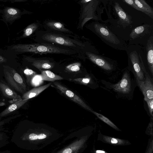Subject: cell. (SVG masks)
Wrapping results in <instances>:
<instances>
[{
    "instance_id": "obj_1",
    "label": "cell",
    "mask_w": 153,
    "mask_h": 153,
    "mask_svg": "<svg viewBox=\"0 0 153 153\" xmlns=\"http://www.w3.org/2000/svg\"><path fill=\"white\" fill-rule=\"evenodd\" d=\"M36 33L35 41L38 43L65 48L77 52L82 56H85L86 51L94 52L91 45L79 40L76 36L46 30L37 31Z\"/></svg>"
},
{
    "instance_id": "obj_2",
    "label": "cell",
    "mask_w": 153,
    "mask_h": 153,
    "mask_svg": "<svg viewBox=\"0 0 153 153\" xmlns=\"http://www.w3.org/2000/svg\"><path fill=\"white\" fill-rule=\"evenodd\" d=\"M19 53H31L36 54H58L74 55L78 53L65 48L49 44L40 43L30 44H18L14 45L12 48Z\"/></svg>"
},
{
    "instance_id": "obj_3",
    "label": "cell",
    "mask_w": 153,
    "mask_h": 153,
    "mask_svg": "<svg viewBox=\"0 0 153 153\" xmlns=\"http://www.w3.org/2000/svg\"><path fill=\"white\" fill-rule=\"evenodd\" d=\"M87 27L107 45L117 50L126 51L128 46L126 43L105 24L97 21L89 24Z\"/></svg>"
},
{
    "instance_id": "obj_4",
    "label": "cell",
    "mask_w": 153,
    "mask_h": 153,
    "mask_svg": "<svg viewBox=\"0 0 153 153\" xmlns=\"http://www.w3.org/2000/svg\"><path fill=\"white\" fill-rule=\"evenodd\" d=\"M142 50L141 46L133 45L128 46L126 50L128 65L131 68L136 79L144 81L145 74L147 72L143 61L142 57L144 54Z\"/></svg>"
},
{
    "instance_id": "obj_5",
    "label": "cell",
    "mask_w": 153,
    "mask_h": 153,
    "mask_svg": "<svg viewBox=\"0 0 153 153\" xmlns=\"http://www.w3.org/2000/svg\"><path fill=\"white\" fill-rule=\"evenodd\" d=\"M78 3L81 6L79 27L82 29L85 24L91 19L97 21L101 20L103 11L100 7V0H82Z\"/></svg>"
},
{
    "instance_id": "obj_6",
    "label": "cell",
    "mask_w": 153,
    "mask_h": 153,
    "mask_svg": "<svg viewBox=\"0 0 153 153\" xmlns=\"http://www.w3.org/2000/svg\"><path fill=\"white\" fill-rule=\"evenodd\" d=\"M5 78L8 84L15 90L23 94L26 90V86L21 76L13 68L9 71L4 68Z\"/></svg>"
},
{
    "instance_id": "obj_7",
    "label": "cell",
    "mask_w": 153,
    "mask_h": 153,
    "mask_svg": "<svg viewBox=\"0 0 153 153\" xmlns=\"http://www.w3.org/2000/svg\"><path fill=\"white\" fill-rule=\"evenodd\" d=\"M84 56L93 63L104 70L110 71L113 68V65L108 58L88 51L85 52Z\"/></svg>"
},
{
    "instance_id": "obj_8",
    "label": "cell",
    "mask_w": 153,
    "mask_h": 153,
    "mask_svg": "<svg viewBox=\"0 0 153 153\" xmlns=\"http://www.w3.org/2000/svg\"><path fill=\"white\" fill-rule=\"evenodd\" d=\"M53 84L57 89L71 100L87 110L90 111H92L91 108L74 92L58 82H54Z\"/></svg>"
},
{
    "instance_id": "obj_9",
    "label": "cell",
    "mask_w": 153,
    "mask_h": 153,
    "mask_svg": "<svg viewBox=\"0 0 153 153\" xmlns=\"http://www.w3.org/2000/svg\"><path fill=\"white\" fill-rule=\"evenodd\" d=\"M145 79L141 81L136 79L137 84L144 96V99H153V84L148 72L145 74Z\"/></svg>"
},
{
    "instance_id": "obj_10",
    "label": "cell",
    "mask_w": 153,
    "mask_h": 153,
    "mask_svg": "<svg viewBox=\"0 0 153 153\" xmlns=\"http://www.w3.org/2000/svg\"><path fill=\"white\" fill-rule=\"evenodd\" d=\"M27 60L31 64L40 71L45 69H51L55 66L54 60L52 58L44 57L42 58H27Z\"/></svg>"
},
{
    "instance_id": "obj_11",
    "label": "cell",
    "mask_w": 153,
    "mask_h": 153,
    "mask_svg": "<svg viewBox=\"0 0 153 153\" xmlns=\"http://www.w3.org/2000/svg\"><path fill=\"white\" fill-rule=\"evenodd\" d=\"M44 26L46 30L72 35L74 33L66 28L64 24L59 21L48 20L44 22Z\"/></svg>"
},
{
    "instance_id": "obj_12",
    "label": "cell",
    "mask_w": 153,
    "mask_h": 153,
    "mask_svg": "<svg viewBox=\"0 0 153 153\" xmlns=\"http://www.w3.org/2000/svg\"><path fill=\"white\" fill-rule=\"evenodd\" d=\"M115 91L123 94H128L131 90V83L129 74L125 72L121 80L112 85Z\"/></svg>"
},
{
    "instance_id": "obj_13",
    "label": "cell",
    "mask_w": 153,
    "mask_h": 153,
    "mask_svg": "<svg viewBox=\"0 0 153 153\" xmlns=\"http://www.w3.org/2000/svg\"><path fill=\"white\" fill-rule=\"evenodd\" d=\"M97 140L103 143L115 146H126L131 144L128 140L105 135L100 131L98 134Z\"/></svg>"
},
{
    "instance_id": "obj_14",
    "label": "cell",
    "mask_w": 153,
    "mask_h": 153,
    "mask_svg": "<svg viewBox=\"0 0 153 153\" xmlns=\"http://www.w3.org/2000/svg\"><path fill=\"white\" fill-rule=\"evenodd\" d=\"M113 8L119 19L120 23L123 26L128 25L132 23L130 17L116 1H114Z\"/></svg>"
},
{
    "instance_id": "obj_15",
    "label": "cell",
    "mask_w": 153,
    "mask_h": 153,
    "mask_svg": "<svg viewBox=\"0 0 153 153\" xmlns=\"http://www.w3.org/2000/svg\"><path fill=\"white\" fill-rule=\"evenodd\" d=\"M146 58L149 69L153 75V36L147 40L146 45Z\"/></svg>"
},
{
    "instance_id": "obj_16",
    "label": "cell",
    "mask_w": 153,
    "mask_h": 153,
    "mask_svg": "<svg viewBox=\"0 0 153 153\" xmlns=\"http://www.w3.org/2000/svg\"><path fill=\"white\" fill-rule=\"evenodd\" d=\"M51 84V83L45 85L33 88L28 91L24 93L22 99L24 100H28L37 96Z\"/></svg>"
},
{
    "instance_id": "obj_17",
    "label": "cell",
    "mask_w": 153,
    "mask_h": 153,
    "mask_svg": "<svg viewBox=\"0 0 153 153\" xmlns=\"http://www.w3.org/2000/svg\"><path fill=\"white\" fill-rule=\"evenodd\" d=\"M0 90L3 95L13 100H19L21 97L12 90L7 85L0 81Z\"/></svg>"
},
{
    "instance_id": "obj_18",
    "label": "cell",
    "mask_w": 153,
    "mask_h": 153,
    "mask_svg": "<svg viewBox=\"0 0 153 153\" xmlns=\"http://www.w3.org/2000/svg\"><path fill=\"white\" fill-rule=\"evenodd\" d=\"M28 100H22V98L13 103L0 113V117H4L21 107Z\"/></svg>"
},
{
    "instance_id": "obj_19",
    "label": "cell",
    "mask_w": 153,
    "mask_h": 153,
    "mask_svg": "<svg viewBox=\"0 0 153 153\" xmlns=\"http://www.w3.org/2000/svg\"><path fill=\"white\" fill-rule=\"evenodd\" d=\"M134 1L139 8V11L153 19V9L144 0H134Z\"/></svg>"
},
{
    "instance_id": "obj_20",
    "label": "cell",
    "mask_w": 153,
    "mask_h": 153,
    "mask_svg": "<svg viewBox=\"0 0 153 153\" xmlns=\"http://www.w3.org/2000/svg\"><path fill=\"white\" fill-rule=\"evenodd\" d=\"M20 11L18 9L12 7L6 8L4 10V16L7 21H12L19 17Z\"/></svg>"
},
{
    "instance_id": "obj_21",
    "label": "cell",
    "mask_w": 153,
    "mask_h": 153,
    "mask_svg": "<svg viewBox=\"0 0 153 153\" xmlns=\"http://www.w3.org/2000/svg\"><path fill=\"white\" fill-rule=\"evenodd\" d=\"M150 26L145 25L138 26L133 29L129 35V38L131 39L137 38L148 31Z\"/></svg>"
},
{
    "instance_id": "obj_22",
    "label": "cell",
    "mask_w": 153,
    "mask_h": 153,
    "mask_svg": "<svg viewBox=\"0 0 153 153\" xmlns=\"http://www.w3.org/2000/svg\"><path fill=\"white\" fill-rule=\"evenodd\" d=\"M40 74L42 80L54 82L56 80H61L63 78L48 70H41Z\"/></svg>"
},
{
    "instance_id": "obj_23",
    "label": "cell",
    "mask_w": 153,
    "mask_h": 153,
    "mask_svg": "<svg viewBox=\"0 0 153 153\" xmlns=\"http://www.w3.org/2000/svg\"><path fill=\"white\" fill-rule=\"evenodd\" d=\"M40 25L39 23L35 22L32 23L25 29L22 37H26L30 36L34 32H36Z\"/></svg>"
},
{
    "instance_id": "obj_24",
    "label": "cell",
    "mask_w": 153,
    "mask_h": 153,
    "mask_svg": "<svg viewBox=\"0 0 153 153\" xmlns=\"http://www.w3.org/2000/svg\"><path fill=\"white\" fill-rule=\"evenodd\" d=\"M91 112L96 116L99 119L115 130L118 131H121V130L116 126L115 125L105 117L93 111H92Z\"/></svg>"
},
{
    "instance_id": "obj_25",
    "label": "cell",
    "mask_w": 153,
    "mask_h": 153,
    "mask_svg": "<svg viewBox=\"0 0 153 153\" xmlns=\"http://www.w3.org/2000/svg\"><path fill=\"white\" fill-rule=\"evenodd\" d=\"M23 72L26 76L27 82L28 85L31 83L33 78L37 74L36 72L28 68L25 69Z\"/></svg>"
},
{
    "instance_id": "obj_26",
    "label": "cell",
    "mask_w": 153,
    "mask_h": 153,
    "mask_svg": "<svg viewBox=\"0 0 153 153\" xmlns=\"http://www.w3.org/2000/svg\"><path fill=\"white\" fill-rule=\"evenodd\" d=\"M81 65V63L80 62H75L66 66L65 69L70 72H77L80 70Z\"/></svg>"
},
{
    "instance_id": "obj_27",
    "label": "cell",
    "mask_w": 153,
    "mask_h": 153,
    "mask_svg": "<svg viewBox=\"0 0 153 153\" xmlns=\"http://www.w3.org/2000/svg\"><path fill=\"white\" fill-rule=\"evenodd\" d=\"M70 80L71 81L85 85L88 84L91 82L90 78L88 77L77 78L74 79H70Z\"/></svg>"
},
{
    "instance_id": "obj_28",
    "label": "cell",
    "mask_w": 153,
    "mask_h": 153,
    "mask_svg": "<svg viewBox=\"0 0 153 153\" xmlns=\"http://www.w3.org/2000/svg\"><path fill=\"white\" fill-rule=\"evenodd\" d=\"M42 81L41 75L36 74L32 79L31 83L34 86H39L42 83Z\"/></svg>"
},
{
    "instance_id": "obj_29",
    "label": "cell",
    "mask_w": 153,
    "mask_h": 153,
    "mask_svg": "<svg viewBox=\"0 0 153 153\" xmlns=\"http://www.w3.org/2000/svg\"><path fill=\"white\" fill-rule=\"evenodd\" d=\"M153 136L149 140V142L146 149L144 153H153Z\"/></svg>"
},
{
    "instance_id": "obj_30",
    "label": "cell",
    "mask_w": 153,
    "mask_h": 153,
    "mask_svg": "<svg viewBox=\"0 0 153 153\" xmlns=\"http://www.w3.org/2000/svg\"><path fill=\"white\" fill-rule=\"evenodd\" d=\"M146 102L149 110V111L151 116V117L153 118V99H144Z\"/></svg>"
},
{
    "instance_id": "obj_31",
    "label": "cell",
    "mask_w": 153,
    "mask_h": 153,
    "mask_svg": "<svg viewBox=\"0 0 153 153\" xmlns=\"http://www.w3.org/2000/svg\"><path fill=\"white\" fill-rule=\"evenodd\" d=\"M153 122L152 121H150L146 131V134L153 136Z\"/></svg>"
},
{
    "instance_id": "obj_32",
    "label": "cell",
    "mask_w": 153,
    "mask_h": 153,
    "mask_svg": "<svg viewBox=\"0 0 153 153\" xmlns=\"http://www.w3.org/2000/svg\"><path fill=\"white\" fill-rule=\"evenodd\" d=\"M123 1L139 11V9L134 3V0H123Z\"/></svg>"
},
{
    "instance_id": "obj_33",
    "label": "cell",
    "mask_w": 153,
    "mask_h": 153,
    "mask_svg": "<svg viewBox=\"0 0 153 153\" xmlns=\"http://www.w3.org/2000/svg\"><path fill=\"white\" fill-rule=\"evenodd\" d=\"M94 153H109L105 151L101 150H94Z\"/></svg>"
},
{
    "instance_id": "obj_34",
    "label": "cell",
    "mask_w": 153,
    "mask_h": 153,
    "mask_svg": "<svg viewBox=\"0 0 153 153\" xmlns=\"http://www.w3.org/2000/svg\"><path fill=\"white\" fill-rule=\"evenodd\" d=\"M72 151L70 148H67L63 151L62 153H71Z\"/></svg>"
},
{
    "instance_id": "obj_35",
    "label": "cell",
    "mask_w": 153,
    "mask_h": 153,
    "mask_svg": "<svg viewBox=\"0 0 153 153\" xmlns=\"http://www.w3.org/2000/svg\"><path fill=\"white\" fill-rule=\"evenodd\" d=\"M6 61V59L3 57L0 56V63L5 62Z\"/></svg>"
},
{
    "instance_id": "obj_36",
    "label": "cell",
    "mask_w": 153,
    "mask_h": 153,
    "mask_svg": "<svg viewBox=\"0 0 153 153\" xmlns=\"http://www.w3.org/2000/svg\"><path fill=\"white\" fill-rule=\"evenodd\" d=\"M1 122H0V126L1 125Z\"/></svg>"
}]
</instances>
